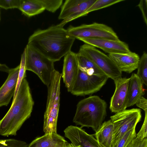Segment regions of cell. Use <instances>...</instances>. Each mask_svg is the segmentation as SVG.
Instances as JSON below:
<instances>
[{
    "label": "cell",
    "mask_w": 147,
    "mask_h": 147,
    "mask_svg": "<svg viewBox=\"0 0 147 147\" xmlns=\"http://www.w3.org/2000/svg\"><path fill=\"white\" fill-rule=\"evenodd\" d=\"M67 30L70 35L78 39L82 38L119 39L117 34L111 28L96 22L76 27L71 26Z\"/></svg>",
    "instance_id": "obj_8"
},
{
    "label": "cell",
    "mask_w": 147,
    "mask_h": 147,
    "mask_svg": "<svg viewBox=\"0 0 147 147\" xmlns=\"http://www.w3.org/2000/svg\"><path fill=\"white\" fill-rule=\"evenodd\" d=\"M20 67L10 69L6 80L0 88V107L7 106L15 94Z\"/></svg>",
    "instance_id": "obj_15"
},
{
    "label": "cell",
    "mask_w": 147,
    "mask_h": 147,
    "mask_svg": "<svg viewBox=\"0 0 147 147\" xmlns=\"http://www.w3.org/2000/svg\"><path fill=\"white\" fill-rule=\"evenodd\" d=\"M34 104L29 83L25 78L22 81L10 109L0 119V135H16L24 123L30 117Z\"/></svg>",
    "instance_id": "obj_2"
},
{
    "label": "cell",
    "mask_w": 147,
    "mask_h": 147,
    "mask_svg": "<svg viewBox=\"0 0 147 147\" xmlns=\"http://www.w3.org/2000/svg\"><path fill=\"white\" fill-rule=\"evenodd\" d=\"M136 127L128 131L120 140L115 147H126L134 139L136 138Z\"/></svg>",
    "instance_id": "obj_25"
},
{
    "label": "cell",
    "mask_w": 147,
    "mask_h": 147,
    "mask_svg": "<svg viewBox=\"0 0 147 147\" xmlns=\"http://www.w3.org/2000/svg\"><path fill=\"white\" fill-rule=\"evenodd\" d=\"M18 9L29 17L40 13L45 10L40 0H21Z\"/></svg>",
    "instance_id": "obj_21"
},
{
    "label": "cell",
    "mask_w": 147,
    "mask_h": 147,
    "mask_svg": "<svg viewBox=\"0 0 147 147\" xmlns=\"http://www.w3.org/2000/svg\"><path fill=\"white\" fill-rule=\"evenodd\" d=\"M78 53L92 61L109 78L114 81L122 77V72L112 59L96 47L85 43Z\"/></svg>",
    "instance_id": "obj_7"
},
{
    "label": "cell",
    "mask_w": 147,
    "mask_h": 147,
    "mask_svg": "<svg viewBox=\"0 0 147 147\" xmlns=\"http://www.w3.org/2000/svg\"><path fill=\"white\" fill-rule=\"evenodd\" d=\"M107 106L106 102L97 96L84 98L77 104L73 121L81 128L90 127L96 132L106 116Z\"/></svg>",
    "instance_id": "obj_3"
},
{
    "label": "cell",
    "mask_w": 147,
    "mask_h": 147,
    "mask_svg": "<svg viewBox=\"0 0 147 147\" xmlns=\"http://www.w3.org/2000/svg\"><path fill=\"white\" fill-rule=\"evenodd\" d=\"M79 71L76 53L70 51L64 56L61 77L68 92H70Z\"/></svg>",
    "instance_id": "obj_14"
},
{
    "label": "cell",
    "mask_w": 147,
    "mask_h": 147,
    "mask_svg": "<svg viewBox=\"0 0 147 147\" xmlns=\"http://www.w3.org/2000/svg\"><path fill=\"white\" fill-rule=\"evenodd\" d=\"M136 74L141 79L143 84L147 85V54L144 52L140 59Z\"/></svg>",
    "instance_id": "obj_22"
},
{
    "label": "cell",
    "mask_w": 147,
    "mask_h": 147,
    "mask_svg": "<svg viewBox=\"0 0 147 147\" xmlns=\"http://www.w3.org/2000/svg\"><path fill=\"white\" fill-rule=\"evenodd\" d=\"M21 0H0V7L5 9H19Z\"/></svg>",
    "instance_id": "obj_28"
},
{
    "label": "cell",
    "mask_w": 147,
    "mask_h": 147,
    "mask_svg": "<svg viewBox=\"0 0 147 147\" xmlns=\"http://www.w3.org/2000/svg\"><path fill=\"white\" fill-rule=\"evenodd\" d=\"M65 136L76 146L81 147H105L100 144L93 135L87 133L81 127L68 126L64 131Z\"/></svg>",
    "instance_id": "obj_12"
},
{
    "label": "cell",
    "mask_w": 147,
    "mask_h": 147,
    "mask_svg": "<svg viewBox=\"0 0 147 147\" xmlns=\"http://www.w3.org/2000/svg\"><path fill=\"white\" fill-rule=\"evenodd\" d=\"M145 118L142 126L136 138L142 140L146 138L147 136V112H145Z\"/></svg>",
    "instance_id": "obj_29"
},
{
    "label": "cell",
    "mask_w": 147,
    "mask_h": 147,
    "mask_svg": "<svg viewBox=\"0 0 147 147\" xmlns=\"http://www.w3.org/2000/svg\"><path fill=\"white\" fill-rule=\"evenodd\" d=\"M137 6L141 10L144 21L147 25V0H140Z\"/></svg>",
    "instance_id": "obj_31"
},
{
    "label": "cell",
    "mask_w": 147,
    "mask_h": 147,
    "mask_svg": "<svg viewBox=\"0 0 147 147\" xmlns=\"http://www.w3.org/2000/svg\"><path fill=\"white\" fill-rule=\"evenodd\" d=\"M79 69L90 75L106 76L91 60L79 53H76Z\"/></svg>",
    "instance_id": "obj_20"
},
{
    "label": "cell",
    "mask_w": 147,
    "mask_h": 147,
    "mask_svg": "<svg viewBox=\"0 0 147 147\" xmlns=\"http://www.w3.org/2000/svg\"><path fill=\"white\" fill-rule=\"evenodd\" d=\"M137 106L147 112V100L143 96L141 97L136 102Z\"/></svg>",
    "instance_id": "obj_32"
},
{
    "label": "cell",
    "mask_w": 147,
    "mask_h": 147,
    "mask_svg": "<svg viewBox=\"0 0 147 147\" xmlns=\"http://www.w3.org/2000/svg\"><path fill=\"white\" fill-rule=\"evenodd\" d=\"M26 51L25 49L21 56L20 67L18 76V78L15 92L13 96V100H14L16 96L20 85L23 79L26 76V69H25Z\"/></svg>",
    "instance_id": "obj_24"
},
{
    "label": "cell",
    "mask_w": 147,
    "mask_h": 147,
    "mask_svg": "<svg viewBox=\"0 0 147 147\" xmlns=\"http://www.w3.org/2000/svg\"><path fill=\"white\" fill-rule=\"evenodd\" d=\"M108 56L121 71L131 73L137 68L140 57L131 51L125 53H113Z\"/></svg>",
    "instance_id": "obj_16"
},
{
    "label": "cell",
    "mask_w": 147,
    "mask_h": 147,
    "mask_svg": "<svg viewBox=\"0 0 147 147\" xmlns=\"http://www.w3.org/2000/svg\"><path fill=\"white\" fill-rule=\"evenodd\" d=\"M41 4L46 10L50 12H55L63 3L62 0H40Z\"/></svg>",
    "instance_id": "obj_26"
},
{
    "label": "cell",
    "mask_w": 147,
    "mask_h": 147,
    "mask_svg": "<svg viewBox=\"0 0 147 147\" xmlns=\"http://www.w3.org/2000/svg\"><path fill=\"white\" fill-rule=\"evenodd\" d=\"M61 77V74L55 70L52 74L51 82L47 86V97L43 127L45 134L57 133Z\"/></svg>",
    "instance_id": "obj_4"
},
{
    "label": "cell",
    "mask_w": 147,
    "mask_h": 147,
    "mask_svg": "<svg viewBox=\"0 0 147 147\" xmlns=\"http://www.w3.org/2000/svg\"><path fill=\"white\" fill-rule=\"evenodd\" d=\"M143 84L136 74L132 73L129 78L126 108L135 105L144 94Z\"/></svg>",
    "instance_id": "obj_18"
},
{
    "label": "cell",
    "mask_w": 147,
    "mask_h": 147,
    "mask_svg": "<svg viewBox=\"0 0 147 147\" xmlns=\"http://www.w3.org/2000/svg\"><path fill=\"white\" fill-rule=\"evenodd\" d=\"M75 40L58 24L36 31L29 38L28 44L54 62L71 51Z\"/></svg>",
    "instance_id": "obj_1"
},
{
    "label": "cell",
    "mask_w": 147,
    "mask_h": 147,
    "mask_svg": "<svg viewBox=\"0 0 147 147\" xmlns=\"http://www.w3.org/2000/svg\"><path fill=\"white\" fill-rule=\"evenodd\" d=\"M66 147H81L80 146H76L71 143H68Z\"/></svg>",
    "instance_id": "obj_34"
},
{
    "label": "cell",
    "mask_w": 147,
    "mask_h": 147,
    "mask_svg": "<svg viewBox=\"0 0 147 147\" xmlns=\"http://www.w3.org/2000/svg\"></svg>",
    "instance_id": "obj_35"
},
{
    "label": "cell",
    "mask_w": 147,
    "mask_h": 147,
    "mask_svg": "<svg viewBox=\"0 0 147 147\" xmlns=\"http://www.w3.org/2000/svg\"><path fill=\"white\" fill-rule=\"evenodd\" d=\"M141 117V110L137 108L125 109L111 116L113 126L112 147H115L128 131L136 127Z\"/></svg>",
    "instance_id": "obj_6"
},
{
    "label": "cell",
    "mask_w": 147,
    "mask_h": 147,
    "mask_svg": "<svg viewBox=\"0 0 147 147\" xmlns=\"http://www.w3.org/2000/svg\"><path fill=\"white\" fill-rule=\"evenodd\" d=\"M10 69L5 64L0 63V71H1L8 73Z\"/></svg>",
    "instance_id": "obj_33"
},
{
    "label": "cell",
    "mask_w": 147,
    "mask_h": 147,
    "mask_svg": "<svg viewBox=\"0 0 147 147\" xmlns=\"http://www.w3.org/2000/svg\"><path fill=\"white\" fill-rule=\"evenodd\" d=\"M129 78H120L114 80L115 90L112 96L109 109L112 112L117 113L126 109Z\"/></svg>",
    "instance_id": "obj_11"
},
{
    "label": "cell",
    "mask_w": 147,
    "mask_h": 147,
    "mask_svg": "<svg viewBox=\"0 0 147 147\" xmlns=\"http://www.w3.org/2000/svg\"><path fill=\"white\" fill-rule=\"evenodd\" d=\"M113 126L111 120L103 123L94 135L98 142L105 147H112Z\"/></svg>",
    "instance_id": "obj_19"
},
{
    "label": "cell",
    "mask_w": 147,
    "mask_h": 147,
    "mask_svg": "<svg viewBox=\"0 0 147 147\" xmlns=\"http://www.w3.org/2000/svg\"><path fill=\"white\" fill-rule=\"evenodd\" d=\"M78 40L85 44L100 48L109 54L125 53L131 51L128 45L119 39L113 40L107 39L82 38Z\"/></svg>",
    "instance_id": "obj_13"
},
{
    "label": "cell",
    "mask_w": 147,
    "mask_h": 147,
    "mask_svg": "<svg viewBox=\"0 0 147 147\" xmlns=\"http://www.w3.org/2000/svg\"><path fill=\"white\" fill-rule=\"evenodd\" d=\"M109 78L107 76L90 75L79 69L77 77L70 92L76 96L92 94L99 91Z\"/></svg>",
    "instance_id": "obj_9"
},
{
    "label": "cell",
    "mask_w": 147,
    "mask_h": 147,
    "mask_svg": "<svg viewBox=\"0 0 147 147\" xmlns=\"http://www.w3.org/2000/svg\"><path fill=\"white\" fill-rule=\"evenodd\" d=\"M126 147H147V138L142 140L135 138L132 140Z\"/></svg>",
    "instance_id": "obj_30"
},
{
    "label": "cell",
    "mask_w": 147,
    "mask_h": 147,
    "mask_svg": "<svg viewBox=\"0 0 147 147\" xmlns=\"http://www.w3.org/2000/svg\"><path fill=\"white\" fill-rule=\"evenodd\" d=\"M96 0H66L58 17L59 19L63 20L59 25L63 27L67 23L83 16V13Z\"/></svg>",
    "instance_id": "obj_10"
},
{
    "label": "cell",
    "mask_w": 147,
    "mask_h": 147,
    "mask_svg": "<svg viewBox=\"0 0 147 147\" xmlns=\"http://www.w3.org/2000/svg\"><path fill=\"white\" fill-rule=\"evenodd\" d=\"M26 51L25 69L35 74L47 86L51 81L52 74L55 70L54 62L27 44Z\"/></svg>",
    "instance_id": "obj_5"
},
{
    "label": "cell",
    "mask_w": 147,
    "mask_h": 147,
    "mask_svg": "<svg viewBox=\"0 0 147 147\" xmlns=\"http://www.w3.org/2000/svg\"><path fill=\"white\" fill-rule=\"evenodd\" d=\"M26 142L14 139H0V147H27Z\"/></svg>",
    "instance_id": "obj_27"
},
{
    "label": "cell",
    "mask_w": 147,
    "mask_h": 147,
    "mask_svg": "<svg viewBox=\"0 0 147 147\" xmlns=\"http://www.w3.org/2000/svg\"><path fill=\"white\" fill-rule=\"evenodd\" d=\"M124 1V0H96L83 13V16L86 15L90 12L108 7Z\"/></svg>",
    "instance_id": "obj_23"
},
{
    "label": "cell",
    "mask_w": 147,
    "mask_h": 147,
    "mask_svg": "<svg viewBox=\"0 0 147 147\" xmlns=\"http://www.w3.org/2000/svg\"><path fill=\"white\" fill-rule=\"evenodd\" d=\"M68 143L57 133L47 134L37 138L27 147H66Z\"/></svg>",
    "instance_id": "obj_17"
}]
</instances>
